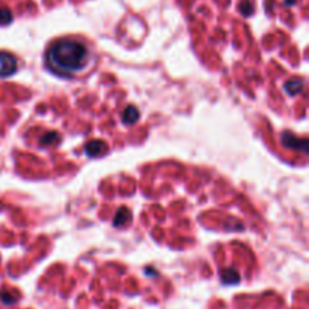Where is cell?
<instances>
[{
  "label": "cell",
  "instance_id": "cell-12",
  "mask_svg": "<svg viewBox=\"0 0 309 309\" xmlns=\"http://www.w3.org/2000/svg\"><path fill=\"white\" fill-rule=\"evenodd\" d=\"M0 300H2L3 303H14L15 300H14V297H11L9 294H6V292H0Z\"/></svg>",
  "mask_w": 309,
  "mask_h": 309
},
{
  "label": "cell",
  "instance_id": "cell-11",
  "mask_svg": "<svg viewBox=\"0 0 309 309\" xmlns=\"http://www.w3.org/2000/svg\"><path fill=\"white\" fill-rule=\"evenodd\" d=\"M59 139H60V137H59L56 133H47V134H45V136L41 139V144H42V145H44V144H45V145H49V144H50V141H59Z\"/></svg>",
  "mask_w": 309,
  "mask_h": 309
},
{
  "label": "cell",
  "instance_id": "cell-13",
  "mask_svg": "<svg viewBox=\"0 0 309 309\" xmlns=\"http://www.w3.org/2000/svg\"><path fill=\"white\" fill-rule=\"evenodd\" d=\"M284 2H285L287 6H292V5L296 3V0H284Z\"/></svg>",
  "mask_w": 309,
  "mask_h": 309
},
{
  "label": "cell",
  "instance_id": "cell-5",
  "mask_svg": "<svg viewBox=\"0 0 309 309\" xmlns=\"http://www.w3.org/2000/svg\"><path fill=\"white\" fill-rule=\"evenodd\" d=\"M285 91L290 95H297L299 92L303 91V80L302 79H291L287 85H285Z\"/></svg>",
  "mask_w": 309,
  "mask_h": 309
},
{
  "label": "cell",
  "instance_id": "cell-10",
  "mask_svg": "<svg viewBox=\"0 0 309 309\" xmlns=\"http://www.w3.org/2000/svg\"><path fill=\"white\" fill-rule=\"evenodd\" d=\"M12 21V14L9 9L3 8V9H0V24H8Z\"/></svg>",
  "mask_w": 309,
  "mask_h": 309
},
{
  "label": "cell",
  "instance_id": "cell-6",
  "mask_svg": "<svg viewBox=\"0 0 309 309\" xmlns=\"http://www.w3.org/2000/svg\"><path fill=\"white\" fill-rule=\"evenodd\" d=\"M222 281H223V284H228V285L237 284L240 281V276L234 269H226L222 272Z\"/></svg>",
  "mask_w": 309,
  "mask_h": 309
},
{
  "label": "cell",
  "instance_id": "cell-3",
  "mask_svg": "<svg viewBox=\"0 0 309 309\" xmlns=\"http://www.w3.org/2000/svg\"><path fill=\"white\" fill-rule=\"evenodd\" d=\"M282 144L288 148H294V149H300L302 152H308V142L305 139H299L291 133H285L282 136Z\"/></svg>",
  "mask_w": 309,
  "mask_h": 309
},
{
  "label": "cell",
  "instance_id": "cell-1",
  "mask_svg": "<svg viewBox=\"0 0 309 309\" xmlns=\"http://www.w3.org/2000/svg\"><path fill=\"white\" fill-rule=\"evenodd\" d=\"M89 60L88 47L75 39H59L47 52V64L62 75L82 71Z\"/></svg>",
  "mask_w": 309,
  "mask_h": 309
},
{
  "label": "cell",
  "instance_id": "cell-9",
  "mask_svg": "<svg viewBox=\"0 0 309 309\" xmlns=\"http://www.w3.org/2000/svg\"><path fill=\"white\" fill-rule=\"evenodd\" d=\"M240 12L243 15H246V17H249V15L254 14V5L249 2V0H243V2L240 3Z\"/></svg>",
  "mask_w": 309,
  "mask_h": 309
},
{
  "label": "cell",
  "instance_id": "cell-4",
  "mask_svg": "<svg viewBox=\"0 0 309 309\" xmlns=\"http://www.w3.org/2000/svg\"><path fill=\"white\" fill-rule=\"evenodd\" d=\"M106 149V145L101 142V141H94V142H89L85 148L86 154L91 157H95V156H100V154Z\"/></svg>",
  "mask_w": 309,
  "mask_h": 309
},
{
  "label": "cell",
  "instance_id": "cell-8",
  "mask_svg": "<svg viewBox=\"0 0 309 309\" xmlns=\"http://www.w3.org/2000/svg\"><path fill=\"white\" fill-rule=\"evenodd\" d=\"M128 211H127V208H121L119 211H118V214H116V218H115V220H113V225L115 226H122L124 223H126L127 220H128Z\"/></svg>",
  "mask_w": 309,
  "mask_h": 309
},
{
  "label": "cell",
  "instance_id": "cell-7",
  "mask_svg": "<svg viewBox=\"0 0 309 309\" xmlns=\"http://www.w3.org/2000/svg\"><path fill=\"white\" fill-rule=\"evenodd\" d=\"M137 118H139V112L134 109L133 106L127 107L126 112H124V115H122V119H124V122H126V124H133V122L137 121Z\"/></svg>",
  "mask_w": 309,
  "mask_h": 309
},
{
  "label": "cell",
  "instance_id": "cell-2",
  "mask_svg": "<svg viewBox=\"0 0 309 309\" xmlns=\"http://www.w3.org/2000/svg\"><path fill=\"white\" fill-rule=\"evenodd\" d=\"M15 70H17V59L9 53H0V77L12 75Z\"/></svg>",
  "mask_w": 309,
  "mask_h": 309
}]
</instances>
